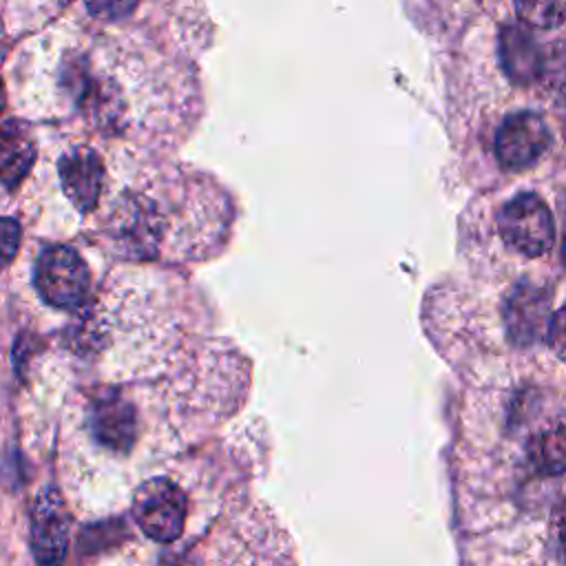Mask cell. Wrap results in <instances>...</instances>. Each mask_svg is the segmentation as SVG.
I'll use <instances>...</instances> for the list:
<instances>
[{
    "label": "cell",
    "instance_id": "6da1fadb",
    "mask_svg": "<svg viewBox=\"0 0 566 566\" xmlns=\"http://www.w3.org/2000/svg\"><path fill=\"white\" fill-rule=\"evenodd\" d=\"M33 285L44 303L60 310H75L88 298L91 272L73 248L51 245L35 261Z\"/></svg>",
    "mask_w": 566,
    "mask_h": 566
},
{
    "label": "cell",
    "instance_id": "7a4b0ae2",
    "mask_svg": "<svg viewBox=\"0 0 566 566\" xmlns=\"http://www.w3.org/2000/svg\"><path fill=\"white\" fill-rule=\"evenodd\" d=\"M502 241L515 252L537 259L555 245V219L546 201L533 192H522L504 203L497 214Z\"/></svg>",
    "mask_w": 566,
    "mask_h": 566
},
{
    "label": "cell",
    "instance_id": "3957f363",
    "mask_svg": "<svg viewBox=\"0 0 566 566\" xmlns=\"http://www.w3.org/2000/svg\"><path fill=\"white\" fill-rule=\"evenodd\" d=\"M164 230L159 206L146 195H124L113 206L106 234L113 245L130 259H148L157 252Z\"/></svg>",
    "mask_w": 566,
    "mask_h": 566
},
{
    "label": "cell",
    "instance_id": "277c9868",
    "mask_svg": "<svg viewBox=\"0 0 566 566\" xmlns=\"http://www.w3.org/2000/svg\"><path fill=\"white\" fill-rule=\"evenodd\" d=\"M186 495L168 478H150L135 491L133 520L153 542H175L186 526Z\"/></svg>",
    "mask_w": 566,
    "mask_h": 566
},
{
    "label": "cell",
    "instance_id": "5b68a950",
    "mask_svg": "<svg viewBox=\"0 0 566 566\" xmlns=\"http://www.w3.org/2000/svg\"><path fill=\"white\" fill-rule=\"evenodd\" d=\"M62 86L75 99L77 108L99 128H115L124 117V99L113 82L93 75L86 60H66L62 66Z\"/></svg>",
    "mask_w": 566,
    "mask_h": 566
},
{
    "label": "cell",
    "instance_id": "8992f818",
    "mask_svg": "<svg viewBox=\"0 0 566 566\" xmlns=\"http://www.w3.org/2000/svg\"><path fill=\"white\" fill-rule=\"evenodd\" d=\"M551 146V128L542 115L517 111L502 119L495 130V159L506 170H524L533 166Z\"/></svg>",
    "mask_w": 566,
    "mask_h": 566
},
{
    "label": "cell",
    "instance_id": "52a82bcc",
    "mask_svg": "<svg viewBox=\"0 0 566 566\" xmlns=\"http://www.w3.org/2000/svg\"><path fill=\"white\" fill-rule=\"evenodd\" d=\"M88 429L108 451L128 453L139 433L137 409L122 391L104 389L88 405Z\"/></svg>",
    "mask_w": 566,
    "mask_h": 566
},
{
    "label": "cell",
    "instance_id": "ba28073f",
    "mask_svg": "<svg viewBox=\"0 0 566 566\" xmlns=\"http://www.w3.org/2000/svg\"><path fill=\"white\" fill-rule=\"evenodd\" d=\"M71 515L57 489H44L31 511V551L40 564H57L66 557Z\"/></svg>",
    "mask_w": 566,
    "mask_h": 566
},
{
    "label": "cell",
    "instance_id": "9c48e42d",
    "mask_svg": "<svg viewBox=\"0 0 566 566\" xmlns=\"http://www.w3.org/2000/svg\"><path fill=\"white\" fill-rule=\"evenodd\" d=\"M551 294L531 283H517L504 303V327L511 340L528 347L551 334Z\"/></svg>",
    "mask_w": 566,
    "mask_h": 566
},
{
    "label": "cell",
    "instance_id": "30bf717a",
    "mask_svg": "<svg viewBox=\"0 0 566 566\" xmlns=\"http://www.w3.org/2000/svg\"><path fill=\"white\" fill-rule=\"evenodd\" d=\"M57 172L62 190L75 210L82 214L93 212L99 201L106 175L102 157L86 146L73 148L60 157Z\"/></svg>",
    "mask_w": 566,
    "mask_h": 566
},
{
    "label": "cell",
    "instance_id": "8fae6325",
    "mask_svg": "<svg viewBox=\"0 0 566 566\" xmlns=\"http://www.w3.org/2000/svg\"><path fill=\"white\" fill-rule=\"evenodd\" d=\"M38 157L31 126L22 119H7L0 124V184L15 190L31 172Z\"/></svg>",
    "mask_w": 566,
    "mask_h": 566
},
{
    "label": "cell",
    "instance_id": "7c38bea8",
    "mask_svg": "<svg viewBox=\"0 0 566 566\" xmlns=\"http://www.w3.org/2000/svg\"><path fill=\"white\" fill-rule=\"evenodd\" d=\"M500 55L506 75L517 84H531L542 73L539 46L524 27H506L502 31Z\"/></svg>",
    "mask_w": 566,
    "mask_h": 566
},
{
    "label": "cell",
    "instance_id": "4fadbf2b",
    "mask_svg": "<svg viewBox=\"0 0 566 566\" xmlns=\"http://www.w3.org/2000/svg\"><path fill=\"white\" fill-rule=\"evenodd\" d=\"M513 7L528 27L555 29L564 20V0H513Z\"/></svg>",
    "mask_w": 566,
    "mask_h": 566
},
{
    "label": "cell",
    "instance_id": "5bb4252c",
    "mask_svg": "<svg viewBox=\"0 0 566 566\" xmlns=\"http://www.w3.org/2000/svg\"><path fill=\"white\" fill-rule=\"evenodd\" d=\"M82 2L93 18H99L106 22L128 18L139 4V0H82Z\"/></svg>",
    "mask_w": 566,
    "mask_h": 566
},
{
    "label": "cell",
    "instance_id": "9a60e30c",
    "mask_svg": "<svg viewBox=\"0 0 566 566\" xmlns=\"http://www.w3.org/2000/svg\"><path fill=\"white\" fill-rule=\"evenodd\" d=\"M20 239H22L20 223L11 217H0V270L15 259L20 250Z\"/></svg>",
    "mask_w": 566,
    "mask_h": 566
},
{
    "label": "cell",
    "instance_id": "2e32d148",
    "mask_svg": "<svg viewBox=\"0 0 566 566\" xmlns=\"http://www.w3.org/2000/svg\"><path fill=\"white\" fill-rule=\"evenodd\" d=\"M7 53H9V40H7V33H4V29L0 27V66H2L4 57H7Z\"/></svg>",
    "mask_w": 566,
    "mask_h": 566
},
{
    "label": "cell",
    "instance_id": "e0dca14e",
    "mask_svg": "<svg viewBox=\"0 0 566 566\" xmlns=\"http://www.w3.org/2000/svg\"><path fill=\"white\" fill-rule=\"evenodd\" d=\"M4 102H7V97H4V86H2V82H0V113L4 111Z\"/></svg>",
    "mask_w": 566,
    "mask_h": 566
}]
</instances>
